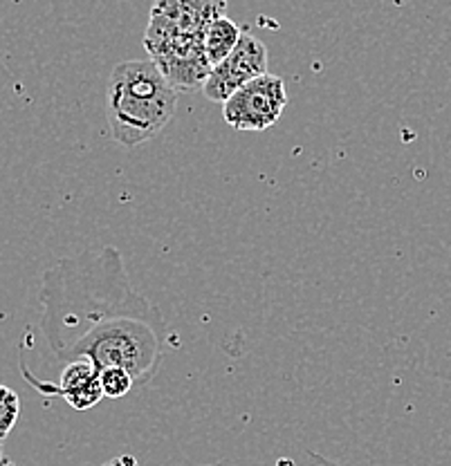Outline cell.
I'll return each mask as SVG.
<instances>
[{"label":"cell","mask_w":451,"mask_h":466,"mask_svg":"<svg viewBox=\"0 0 451 466\" xmlns=\"http://www.w3.org/2000/svg\"><path fill=\"white\" fill-rule=\"evenodd\" d=\"M218 16H225V3L162 0L150 9L144 47L178 92L202 90L210 79L213 67L205 43Z\"/></svg>","instance_id":"7a4b0ae2"},{"label":"cell","mask_w":451,"mask_h":466,"mask_svg":"<svg viewBox=\"0 0 451 466\" xmlns=\"http://www.w3.org/2000/svg\"><path fill=\"white\" fill-rule=\"evenodd\" d=\"M0 466H16V464H14L12 460H9V458H5V455H3V458H0Z\"/></svg>","instance_id":"8fae6325"},{"label":"cell","mask_w":451,"mask_h":466,"mask_svg":"<svg viewBox=\"0 0 451 466\" xmlns=\"http://www.w3.org/2000/svg\"><path fill=\"white\" fill-rule=\"evenodd\" d=\"M0 458H3V441H0Z\"/></svg>","instance_id":"7c38bea8"},{"label":"cell","mask_w":451,"mask_h":466,"mask_svg":"<svg viewBox=\"0 0 451 466\" xmlns=\"http://www.w3.org/2000/svg\"><path fill=\"white\" fill-rule=\"evenodd\" d=\"M18 415H21V400L12 388L0 383V441H5V437L12 433Z\"/></svg>","instance_id":"ba28073f"},{"label":"cell","mask_w":451,"mask_h":466,"mask_svg":"<svg viewBox=\"0 0 451 466\" xmlns=\"http://www.w3.org/2000/svg\"><path fill=\"white\" fill-rule=\"evenodd\" d=\"M178 95L150 58L115 66L106 90V116L115 142L135 148L158 137L176 115Z\"/></svg>","instance_id":"3957f363"},{"label":"cell","mask_w":451,"mask_h":466,"mask_svg":"<svg viewBox=\"0 0 451 466\" xmlns=\"http://www.w3.org/2000/svg\"><path fill=\"white\" fill-rule=\"evenodd\" d=\"M38 299L41 329L59 361L124 368L144 386L176 343L159 309L130 288L118 249L59 260L43 274Z\"/></svg>","instance_id":"6da1fadb"},{"label":"cell","mask_w":451,"mask_h":466,"mask_svg":"<svg viewBox=\"0 0 451 466\" xmlns=\"http://www.w3.org/2000/svg\"><path fill=\"white\" fill-rule=\"evenodd\" d=\"M263 75H268V47L254 34L242 32L236 50L211 70L202 95L213 104H225L242 86Z\"/></svg>","instance_id":"5b68a950"},{"label":"cell","mask_w":451,"mask_h":466,"mask_svg":"<svg viewBox=\"0 0 451 466\" xmlns=\"http://www.w3.org/2000/svg\"><path fill=\"white\" fill-rule=\"evenodd\" d=\"M23 377L30 386L36 388L43 395L52 397L59 395L67 401L75 410H88V408L97 406L104 400V388H101V370L88 359H77V361L66 363L61 370L59 383H47L34 379V375L27 370V366H21Z\"/></svg>","instance_id":"8992f818"},{"label":"cell","mask_w":451,"mask_h":466,"mask_svg":"<svg viewBox=\"0 0 451 466\" xmlns=\"http://www.w3.org/2000/svg\"><path fill=\"white\" fill-rule=\"evenodd\" d=\"M106 466H138V462H135V458H130V455H124V458L113 460V462H108Z\"/></svg>","instance_id":"30bf717a"},{"label":"cell","mask_w":451,"mask_h":466,"mask_svg":"<svg viewBox=\"0 0 451 466\" xmlns=\"http://www.w3.org/2000/svg\"><path fill=\"white\" fill-rule=\"evenodd\" d=\"M288 106V90L281 76H259L222 104V116L234 130H268Z\"/></svg>","instance_id":"277c9868"},{"label":"cell","mask_w":451,"mask_h":466,"mask_svg":"<svg viewBox=\"0 0 451 466\" xmlns=\"http://www.w3.org/2000/svg\"><path fill=\"white\" fill-rule=\"evenodd\" d=\"M241 27L236 25L231 18L218 16L216 21L211 23L210 32H207V58H210L211 67H216L218 63L225 61L231 52L236 50V46L241 43Z\"/></svg>","instance_id":"52a82bcc"},{"label":"cell","mask_w":451,"mask_h":466,"mask_svg":"<svg viewBox=\"0 0 451 466\" xmlns=\"http://www.w3.org/2000/svg\"><path fill=\"white\" fill-rule=\"evenodd\" d=\"M133 386H135V379L128 370H124V368H106V370H101V388H104V397L119 400V397L128 395Z\"/></svg>","instance_id":"9c48e42d"}]
</instances>
